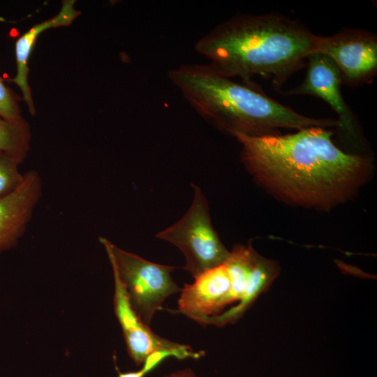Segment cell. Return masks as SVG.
<instances>
[{"label": "cell", "instance_id": "ba28073f", "mask_svg": "<svg viewBox=\"0 0 377 377\" xmlns=\"http://www.w3.org/2000/svg\"><path fill=\"white\" fill-rule=\"evenodd\" d=\"M340 71L329 57L313 53L307 60V71L303 82L288 91V95H311L326 102L338 115L339 128L346 135L357 138V121L345 102L341 91Z\"/></svg>", "mask_w": 377, "mask_h": 377}, {"label": "cell", "instance_id": "9c48e42d", "mask_svg": "<svg viewBox=\"0 0 377 377\" xmlns=\"http://www.w3.org/2000/svg\"><path fill=\"white\" fill-rule=\"evenodd\" d=\"M194 279L193 283L184 285L181 290L179 313L199 323L220 315L227 306L232 304L231 281L225 264Z\"/></svg>", "mask_w": 377, "mask_h": 377}, {"label": "cell", "instance_id": "30bf717a", "mask_svg": "<svg viewBox=\"0 0 377 377\" xmlns=\"http://www.w3.org/2000/svg\"><path fill=\"white\" fill-rule=\"evenodd\" d=\"M42 191L39 173L28 170L20 186L0 198V253L14 247L24 235Z\"/></svg>", "mask_w": 377, "mask_h": 377}, {"label": "cell", "instance_id": "6da1fadb", "mask_svg": "<svg viewBox=\"0 0 377 377\" xmlns=\"http://www.w3.org/2000/svg\"><path fill=\"white\" fill-rule=\"evenodd\" d=\"M333 134L311 126L286 135L234 138L246 169L269 193L290 205L328 210L351 198L372 168L368 155L344 152Z\"/></svg>", "mask_w": 377, "mask_h": 377}, {"label": "cell", "instance_id": "9a60e30c", "mask_svg": "<svg viewBox=\"0 0 377 377\" xmlns=\"http://www.w3.org/2000/svg\"><path fill=\"white\" fill-rule=\"evenodd\" d=\"M21 100L22 98L8 87L0 76V117L12 121L23 119Z\"/></svg>", "mask_w": 377, "mask_h": 377}, {"label": "cell", "instance_id": "3957f363", "mask_svg": "<svg viewBox=\"0 0 377 377\" xmlns=\"http://www.w3.org/2000/svg\"><path fill=\"white\" fill-rule=\"evenodd\" d=\"M169 80L205 121L232 137L280 134L281 129L339 127L337 119L297 112L256 87L235 82L209 64H182L168 71Z\"/></svg>", "mask_w": 377, "mask_h": 377}, {"label": "cell", "instance_id": "4fadbf2b", "mask_svg": "<svg viewBox=\"0 0 377 377\" xmlns=\"http://www.w3.org/2000/svg\"><path fill=\"white\" fill-rule=\"evenodd\" d=\"M31 139L30 126L24 119L12 121L0 117V152L22 163L30 149Z\"/></svg>", "mask_w": 377, "mask_h": 377}, {"label": "cell", "instance_id": "2e32d148", "mask_svg": "<svg viewBox=\"0 0 377 377\" xmlns=\"http://www.w3.org/2000/svg\"><path fill=\"white\" fill-rule=\"evenodd\" d=\"M165 377H198L195 373L190 369H185L184 370L177 371L176 372L171 373Z\"/></svg>", "mask_w": 377, "mask_h": 377}, {"label": "cell", "instance_id": "277c9868", "mask_svg": "<svg viewBox=\"0 0 377 377\" xmlns=\"http://www.w3.org/2000/svg\"><path fill=\"white\" fill-rule=\"evenodd\" d=\"M193 198L184 215L156 237L177 246L186 260L183 269L195 279L202 273L221 265L230 251L223 244L214 230L207 200L200 187L191 184Z\"/></svg>", "mask_w": 377, "mask_h": 377}, {"label": "cell", "instance_id": "5b68a950", "mask_svg": "<svg viewBox=\"0 0 377 377\" xmlns=\"http://www.w3.org/2000/svg\"><path fill=\"white\" fill-rule=\"evenodd\" d=\"M110 261L127 290L132 308L149 326L164 301L182 289L171 272L176 267L160 265L124 251L105 237H100Z\"/></svg>", "mask_w": 377, "mask_h": 377}, {"label": "cell", "instance_id": "8992f818", "mask_svg": "<svg viewBox=\"0 0 377 377\" xmlns=\"http://www.w3.org/2000/svg\"><path fill=\"white\" fill-rule=\"evenodd\" d=\"M224 264L231 281L232 303H238L218 316L205 319L203 325L234 323L279 272L275 262L259 255L251 244L235 245Z\"/></svg>", "mask_w": 377, "mask_h": 377}, {"label": "cell", "instance_id": "5bb4252c", "mask_svg": "<svg viewBox=\"0 0 377 377\" xmlns=\"http://www.w3.org/2000/svg\"><path fill=\"white\" fill-rule=\"evenodd\" d=\"M21 163L15 157L0 152V198L14 191L22 183L24 174L19 170Z\"/></svg>", "mask_w": 377, "mask_h": 377}, {"label": "cell", "instance_id": "7c38bea8", "mask_svg": "<svg viewBox=\"0 0 377 377\" xmlns=\"http://www.w3.org/2000/svg\"><path fill=\"white\" fill-rule=\"evenodd\" d=\"M75 0L62 1L59 13L54 17L34 24L27 31L21 35L15 41V53L16 75L9 80L16 84L22 92V99L26 103L31 115L36 114L32 92L28 82L29 68L28 61L38 36L47 29L70 26L81 14L75 8Z\"/></svg>", "mask_w": 377, "mask_h": 377}, {"label": "cell", "instance_id": "7a4b0ae2", "mask_svg": "<svg viewBox=\"0 0 377 377\" xmlns=\"http://www.w3.org/2000/svg\"><path fill=\"white\" fill-rule=\"evenodd\" d=\"M317 36L279 12L237 14L201 36L194 49L226 77L256 87L252 77L260 76L279 91L307 64Z\"/></svg>", "mask_w": 377, "mask_h": 377}, {"label": "cell", "instance_id": "52a82bcc", "mask_svg": "<svg viewBox=\"0 0 377 377\" xmlns=\"http://www.w3.org/2000/svg\"><path fill=\"white\" fill-rule=\"evenodd\" d=\"M313 53L332 60L340 71L342 84L352 87L369 84L376 75L377 36L371 31L346 28L332 36L318 35Z\"/></svg>", "mask_w": 377, "mask_h": 377}, {"label": "cell", "instance_id": "8fae6325", "mask_svg": "<svg viewBox=\"0 0 377 377\" xmlns=\"http://www.w3.org/2000/svg\"><path fill=\"white\" fill-rule=\"evenodd\" d=\"M114 313L121 325L129 356L142 364L151 353L180 348L183 344L164 339L151 331L138 316L131 304L126 287L113 268Z\"/></svg>", "mask_w": 377, "mask_h": 377}, {"label": "cell", "instance_id": "e0dca14e", "mask_svg": "<svg viewBox=\"0 0 377 377\" xmlns=\"http://www.w3.org/2000/svg\"><path fill=\"white\" fill-rule=\"evenodd\" d=\"M116 369L118 374L117 377H139L137 371L121 372L117 366Z\"/></svg>", "mask_w": 377, "mask_h": 377}]
</instances>
